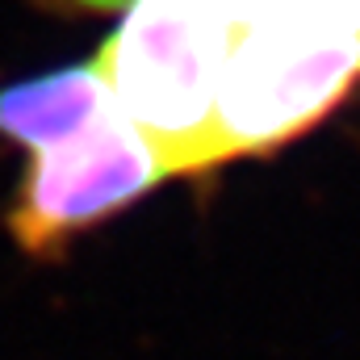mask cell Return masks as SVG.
Returning a JSON list of instances; mask_svg holds the SVG:
<instances>
[{"label":"cell","mask_w":360,"mask_h":360,"mask_svg":"<svg viewBox=\"0 0 360 360\" xmlns=\"http://www.w3.org/2000/svg\"><path fill=\"white\" fill-rule=\"evenodd\" d=\"M117 30L96 68L122 113L147 134L168 176H205L218 76L235 21L226 0H113Z\"/></svg>","instance_id":"6da1fadb"},{"label":"cell","mask_w":360,"mask_h":360,"mask_svg":"<svg viewBox=\"0 0 360 360\" xmlns=\"http://www.w3.org/2000/svg\"><path fill=\"white\" fill-rule=\"evenodd\" d=\"M360 84V38L239 30L218 76L210 164L272 151Z\"/></svg>","instance_id":"7a4b0ae2"},{"label":"cell","mask_w":360,"mask_h":360,"mask_svg":"<svg viewBox=\"0 0 360 360\" xmlns=\"http://www.w3.org/2000/svg\"><path fill=\"white\" fill-rule=\"evenodd\" d=\"M164 180L168 168L147 134L109 101L84 130L30 155L8 210V231L21 252L46 256Z\"/></svg>","instance_id":"3957f363"},{"label":"cell","mask_w":360,"mask_h":360,"mask_svg":"<svg viewBox=\"0 0 360 360\" xmlns=\"http://www.w3.org/2000/svg\"><path fill=\"white\" fill-rule=\"evenodd\" d=\"M109 101L113 92L105 84V72L96 68V59L4 84L0 89V139L42 151L84 130Z\"/></svg>","instance_id":"277c9868"},{"label":"cell","mask_w":360,"mask_h":360,"mask_svg":"<svg viewBox=\"0 0 360 360\" xmlns=\"http://www.w3.org/2000/svg\"><path fill=\"white\" fill-rule=\"evenodd\" d=\"M239 30L360 38V0H226Z\"/></svg>","instance_id":"5b68a950"}]
</instances>
